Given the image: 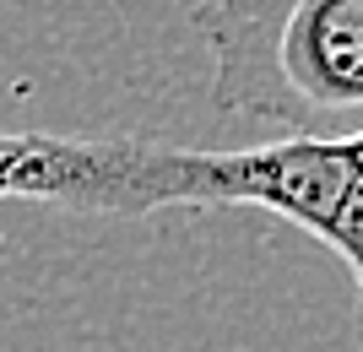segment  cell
<instances>
[{
  "instance_id": "obj_2",
  "label": "cell",
  "mask_w": 363,
  "mask_h": 352,
  "mask_svg": "<svg viewBox=\"0 0 363 352\" xmlns=\"http://www.w3.org/2000/svg\"><path fill=\"white\" fill-rule=\"evenodd\" d=\"M212 103L277 136H363V0H206Z\"/></svg>"
},
{
  "instance_id": "obj_1",
  "label": "cell",
  "mask_w": 363,
  "mask_h": 352,
  "mask_svg": "<svg viewBox=\"0 0 363 352\" xmlns=\"http://www.w3.org/2000/svg\"><path fill=\"white\" fill-rule=\"evenodd\" d=\"M0 200H38L82 217H152L168 206H255L331 244L352 271L363 352V136L260 147H174L141 136L0 130Z\"/></svg>"
}]
</instances>
